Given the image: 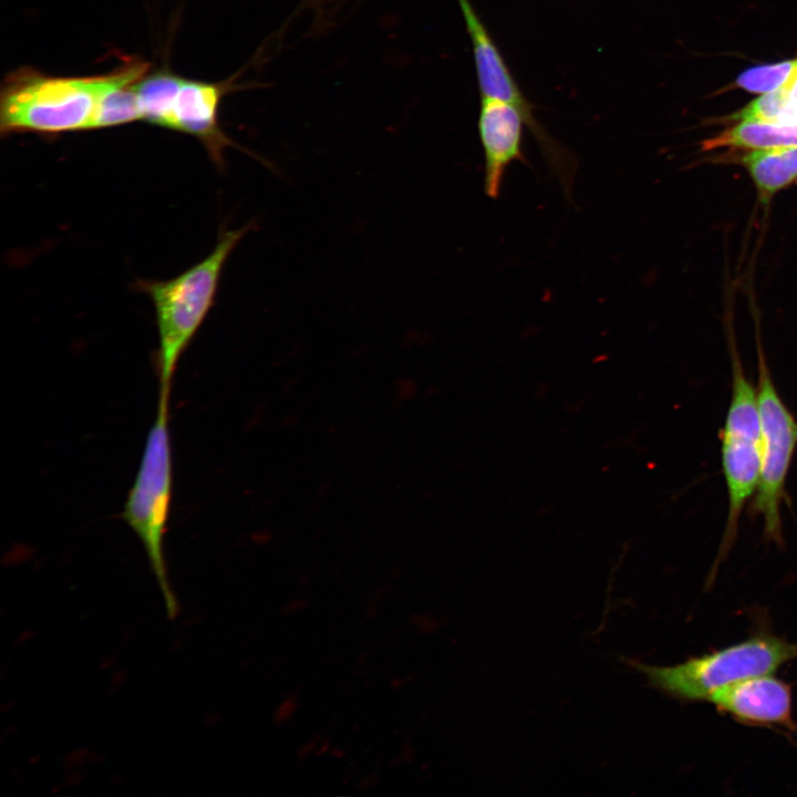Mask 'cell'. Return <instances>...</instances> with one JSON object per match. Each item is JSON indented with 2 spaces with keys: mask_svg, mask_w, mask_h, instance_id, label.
<instances>
[{
  "mask_svg": "<svg viewBox=\"0 0 797 797\" xmlns=\"http://www.w3.org/2000/svg\"><path fill=\"white\" fill-rule=\"evenodd\" d=\"M717 711L747 725L782 727L797 734L790 685L774 674L726 686L708 701Z\"/></svg>",
  "mask_w": 797,
  "mask_h": 797,
  "instance_id": "9",
  "label": "cell"
},
{
  "mask_svg": "<svg viewBox=\"0 0 797 797\" xmlns=\"http://www.w3.org/2000/svg\"><path fill=\"white\" fill-rule=\"evenodd\" d=\"M232 87V80L215 83L182 77L170 110L169 128L198 138L219 167L224 166V149L239 147L218 122L221 100Z\"/></svg>",
  "mask_w": 797,
  "mask_h": 797,
  "instance_id": "10",
  "label": "cell"
},
{
  "mask_svg": "<svg viewBox=\"0 0 797 797\" xmlns=\"http://www.w3.org/2000/svg\"><path fill=\"white\" fill-rule=\"evenodd\" d=\"M797 658V643L759 631L725 648L667 666L623 658L624 663L644 674L648 685L682 702H708L714 693L732 684L774 674Z\"/></svg>",
  "mask_w": 797,
  "mask_h": 797,
  "instance_id": "2",
  "label": "cell"
},
{
  "mask_svg": "<svg viewBox=\"0 0 797 797\" xmlns=\"http://www.w3.org/2000/svg\"><path fill=\"white\" fill-rule=\"evenodd\" d=\"M173 491V458L169 434V393L159 391L155 420L148 432L134 484L122 517L143 544L173 617L176 602L167 580L164 535Z\"/></svg>",
  "mask_w": 797,
  "mask_h": 797,
  "instance_id": "5",
  "label": "cell"
},
{
  "mask_svg": "<svg viewBox=\"0 0 797 797\" xmlns=\"http://www.w3.org/2000/svg\"><path fill=\"white\" fill-rule=\"evenodd\" d=\"M182 76L169 70L145 74L136 83L141 120L169 128L172 104Z\"/></svg>",
  "mask_w": 797,
  "mask_h": 797,
  "instance_id": "13",
  "label": "cell"
},
{
  "mask_svg": "<svg viewBox=\"0 0 797 797\" xmlns=\"http://www.w3.org/2000/svg\"><path fill=\"white\" fill-rule=\"evenodd\" d=\"M789 102L793 104H797V73L794 75V77L785 85Z\"/></svg>",
  "mask_w": 797,
  "mask_h": 797,
  "instance_id": "17",
  "label": "cell"
},
{
  "mask_svg": "<svg viewBox=\"0 0 797 797\" xmlns=\"http://www.w3.org/2000/svg\"><path fill=\"white\" fill-rule=\"evenodd\" d=\"M732 392L721 431L722 470L727 491V516L710 577L731 551L745 506L754 497L760 475L762 445L757 387L743 368L733 333L728 334Z\"/></svg>",
  "mask_w": 797,
  "mask_h": 797,
  "instance_id": "4",
  "label": "cell"
},
{
  "mask_svg": "<svg viewBox=\"0 0 797 797\" xmlns=\"http://www.w3.org/2000/svg\"><path fill=\"white\" fill-rule=\"evenodd\" d=\"M251 227L222 231L214 250L179 276L139 283L152 299L156 313L161 391L170 392L179 358L214 303L225 262Z\"/></svg>",
  "mask_w": 797,
  "mask_h": 797,
  "instance_id": "3",
  "label": "cell"
},
{
  "mask_svg": "<svg viewBox=\"0 0 797 797\" xmlns=\"http://www.w3.org/2000/svg\"><path fill=\"white\" fill-rule=\"evenodd\" d=\"M522 112L499 99L480 97L477 121L484 154V192L490 199L500 195L507 168L515 162L530 166L522 148Z\"/></svg>",
  "mask_w": 797,
  "mask_h": 797,
  "instance_id": "8",
  "label": "cell"
},
{
  "mask_svg": "<svg viewBox=\"0 0 797 797\" xmlns=\"http://www.w3.org/2000/svg\"><path fill=\"white\" fill-rule=\"evenodd\" d=\"M797 73V58L760 64L743 71L735 85L749 93H768L785 86Z\"/></svg>",
  "mask_w": 797,
  "mask_h": 797,
  "instance_id": "14",
  "label": "cell"
},
{
  "mask_svg": "<svg viewBox=\"0 0 797 797\" xmlns=\"http://www.w3.org/2000/svg\"><path fill=\"white\" fill-rule=\"evenodd\" d=\"M797 145V125L763 121H739L720 134L704 139L702 151L731 148L757 151Z\"/></svg>",
  "mask_w": 797,
  "mask_h": 797,
  "instance_id": "12",
  "label": "cell"
},
{
  "mask_svg": "<svg viewBox=\"0 0 797 797\" xmlns=\"http://www.w3.org/2000/svg\"><path fill=\"white\" fill-rule=\"evenodd\" d=\"M470 39L474 65L480 97H493L517 106L524 114L527 130L532 135L550 170L563 193L571 197L578 159L556 139L538 121L534 105L519 87L503 53L470 0H457Z\"/></svg>",
  "mask_w": 797,
  "mask_h": 797,
  "instance_id": "7",
  "label": "cell"
},
{
  "mask_svg": "<svg viewBox=\"0 0 797 797\" xmlns=\"http://www.w3.org/2000/svg\"><path fill=\"white\" fill-rule=\"evenodd\" d=\"M757 402L760 421L762 465L751 511L763 522L766 541L780 546L782 508L786 480L797 448V418L779 394L757 334Z\"/></svg>",
  "mask_w": 797,
  "mask_h": 797,
  "instance_id": "6",
  "label": "cell"
},
{
  "mask_svg": "<svg viewBox=\"0 0 797 797\" xmlns=\"http://www.w3.org/2000/svg\"><path fill=\"white\" fill-rule=\"evenodd\" d=\"M748 173L762 203L767 204L779 192L797 184V145L747 151L727 157Z\"/></svg>",
  "mask_w": 797,
  "mask_h": 797,
  "instance_id": "11",
  "label": "cell"
},
{
  "mask_svg": "<svg viewBox=\"0 0 797 797\" xmlns=\"http://www.w3.org/2000/svg\"><path fill=\"white\" fill-rule=\"evenodd\" d=\"M125 61L89 76L49 75L22 66L8 73L0 92V132L55 135L90 130L103 94L123 75Z\"/></svg>",
  "mask_w": 797,
  "mask_h": 797,
  "instance_id": "1",
  "label": "cell"
},
{
  "mask_svg": "<svg viewBox=\"0 0 797 797\" xmlns=\"http://www.w3.org/2000/svg\"><path fill=\"white\" fill-rule=\"evenodd\" d=\"M296 708L294 701L292 698L286 700L276 711L275 718L277 722H284L290 717Z\"/></svg>",
  "mask_w": 797,
  "mask_h": 797,
  "instance_id": "16",
  "label": "cell"
},
{
  "mask_svg": "<svg viewBox=\"0 0 797 797\" xmlns=\"http://www.w3.org/2000/svg\"><path fill=\"white\" fill-rule=\"evenodd\" d=\"M788 93L785 86L764 93L746 106L724 118L725 122L763 121L782 123L788 106Z\"/></svg>",
  "mask_w": 797,
  "mask_h": 797,
  "instance_id": "15",
  "label": "cell"
}]
</instances>
